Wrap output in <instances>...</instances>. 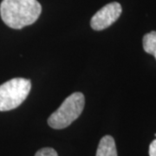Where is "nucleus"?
I'll return each mask as SVG.
<instances>
[{
  "label": "nucleus",
  "mask_w": 156,
  "mask_h": 156,
  "mask_svg": "<svg viewBox=\"0 0 156 156\" xmlns=\"http://www.w3.org/2000/svg\"><path fill=\"white\" fill-rule=\"evenodd\" d=\"M41 12L42 6L37 0H3L0 5L2 20L15 30L33 24Z\"/></svg>",
  "instance_id": "obj_1"
},
{
  "label": "nucleus",
  "mask_w": 156,
  "mask_h": 156,
  "mask_svg": "<svg viewBox=\"0 0 156 156\" xmlns=\"http://www.w3.org/2000/svg\"><path fill=\"white\" fill-rule=\"evenodd\" d=\"M85 105L83 93L76 92L68 96L62 105L48 119V124L54 129H62L69 127L81 115Z\"/></svg>",
  "instance_id": "obj_2"
},
{
  "label": "nucleus",
  "mask_w": 156,
  "mask_h": 156,
  "mask_svg": "<svg viewBox=\"0 0 156 156\" xmlns=\"http://www.w3.org/2000/svg\"><path fill=\"white\" fill-rule=\"evenodd\" d=\"M30 89V81L24 78H13L0 85V111H9L20 106Z\"/></svg>",
  "instance_id": "obj_3"
},
{
  "label": "nucleus",
  "mask_w": 156,
  "mask_h": 156,
  "mask_svg": "<svg viewBox=\"0 0 156 156\" xmlns=\"http://www.w3.org/2000/svg\"><path fill=\"white\" fill-rule=\"evenodd\" d=\"M122 12V5L112 2L103 6L95 13L90 20V26L94 30L100 31L112 25L120 17Z\"/></svg>",
  "instance_id": "obj_4"
},
{
  "label": "nucleus",
  "mask_w": 156,
  "mask_h": 156,
  "mask_svg": "<svg viewBox=\"0 0 156 156\" xmlns=\"http://www.w3.org/2000/svg\"><path fill=\"white\" fill-rule=\"evenodd\" d=\"M96 156H117L116 146L112 136L105 135L101 139L96 151Z\"/></svg>",
  "instance_id": "obj_5"
},
{
  "label": "nucleus",
  "mask_w": 156,
  "mask_h": 156,
  "mask_svg": "<svg viewBox=\"0 0 156 156\" xmlns=\"http://www.w3.org/2000/svg\"><path fill=\"white\" fill-rule=\"evenodd\" d=\"M143 49L156 59V31H151L143 37Z\"/></svg>",
  "instance_id": "obj_6"
},
{
  "label": "nucleus",
  "mask_w": 156,
  "mask_h": 156,
  "mask_svg": "<svg viewBox=\"0 0 156 156\" xmlns=\"http://www.w3.org/2000/svg\"><path fill=\"white\" fill-rule=\"evenodd\" d=\"M35 156H58L56 151L51 147H44L38 150Z\"/></svg>",
  "instance_id": "obj_7"
},
{
  "label": "nucleus",
  "mask_w": 156,
  "mask_h": 156,
  "mask_svg": "<svg viewBox=\"0 0 156 156\" xmlns=\"http://www.w3.org/2000/svg\"><path fill=\"white\" fill-rule=\"evenodd\" d=\"M148 154H149V156H156V139L151 142Z\"/></svg>",
  "instance_id": "obj_8"
}]
</instances>
